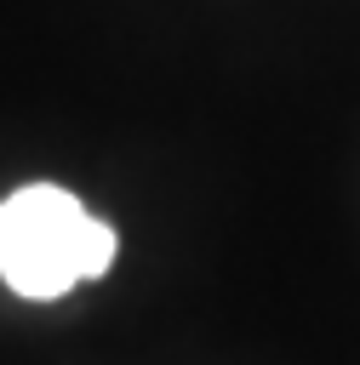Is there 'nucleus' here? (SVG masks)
<instances>
[{
	"label": "nucleus",
	"instance_id": "f257e3e1",
	"mask_svg": "<svg viewBox=\"0 0 360 365\" xmlns=\"http://www.w3.org/2000/svg\"><path fill=\"white\" fill-rule=\"evenodd\" d=\"M114 251V228L57 182H29L0 200V279L29 302H51L109 274Z\"/></svg>",
	"mask_w": 360,
	"mask_h": 365
}]
</instances>
